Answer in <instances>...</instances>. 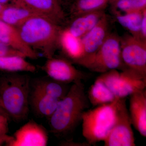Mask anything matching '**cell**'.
<instances>
[{
	"label": "cell",
	"mask_w": 146,
	"mask_h": 146,
	"mask_svg": "<svg viewBox=\"0 0 146 146\" xmlns=\"http://www.w3.org/2000/svg\"><path fill=\"white\" fill-rule=\"evenodd\" d=\"M121 50L125 69L146 77V42L125 34L121 37Z\"/></svg>",
	"instance_id": "8"
},
{
	"label": "cell",
	"mask_w": 146,
	"mask_h": 146,
	"mask_svg": "<svg viewBox=\"0 0 146 146\" xmlns=\"http://www.w3.org/2000/svg\"><path fill=\"white\" fill-rule=\"evenodd\" d=\"M36 70V66L27 61L26 58L20 56L0 57V70L9 73H34Z\"/></svg>",
	"instance_id": "22"
},
{
	"label": "cell",
	"mask_w": 146,
	"mask_h": 146,
	"mask_svg": "<svg viewBox=\"0 0 146 146\" xmlns=\"http://www.w3.org/2000/svg\"><path fill=\"white\" fill-rule=\"evenodd\" d=\"M87 97L90 103L94 106L111 103L120 99L116 98L105 84L98 78L89 88Z\"/></svg>",
	"instance_id": "21"
},
{
	"label": "cell",
	"mask_w": 146,
	"mask_h": 146,
	"mask_svg": "<svg viewBox=\"0 0 146 146\" xmlns=\"http://www.w3.org/2000/svg\"><path fill=\"white\" fill-rule=\"evenodd\" d=\"M59 101L60 100L31 87L29 106L39 117L50 118L56 109Z\"/></svg>",
	"instance_id": "16"
},
{
	"label": "cell",
	"mask_w": 146,
	"mask_h": 146,
	"mask_svg": "<svg viewBox=\"0 0 146 146\" xmlns=\"http://www.w3.org/2000/svg\"><path fill=\"white\" fill-rule=\"evenodd\" d=\"M36 15L31 11L21 6L9 4L5 6L0 14V20L9 25L17 28L29 18Z\"/></svg>",
	"instance_id": "19"
},
{
	"label": "cell",
	"mask_w": 146,
	"mask_h": 146,
	"mask_svg": "<svg viewBox=\"0 0 146 146\" xmlns=\"http://www.w3.org/2000/svg\"><path fill=\"white\" fill-rule=\"evenodd\" d=\"M105 13L104 10L84 12L74 16L68 27V31L78 38L81 39L94 27Z\"/></svg>",
	"instance_id": "15"
},
{
	"label": "cell",
	"mask_w": 146,
	"mask_h": 146,
	"mask_svg": "<svg viewBox=\"0 0 146 146\" xmlns=\"http://www.w3.org/2000/svg\"><path fill=\"white\" fill-rule=\"evenodd\" d=\"M129 112L132 125L141 135L146 137V90L129 96Z\"/></svg>",
	"instance_id": "14"
},
{
	"label": "cell",
	"mask_w": 146,
	"mask_h": 146,
	"mask_svg": "<svg viewBox=\"0 0 146 146\" xmlns=\"http://www.w3.org/2000/svg\"><path fill=\"white\" fill-rule=\"evenodd\" d=\"M13 4L27 9L37 15L50 19L59 25L65 15L59 0H15Z\"/></svg>",
	"instance_id": "12"
},
{
	"label": "cell",
	"mask_w": 146,
	"mask_h": 146,
	"mask_svg": "<svg viewBox=\"0 0 146 146\" xmlns=\"http://www.w3.org/2000/svg\"><path fill=\"white\" fill-rule=\"evenodd\" d=\"M119 99L84 112L81 119L82 134L90 145L104 141L108 136L115 123Z\"/></svg>",
	"instance_id": "4"
},
{
	"label": "cell",
	"mask_w": 146,
	"mask_h": 146,
	"mask_svg": "<svg viewBox=\"0 0 146 146\" xmlns=\"http://www.w3.org/2000/svg\"><path fill=\"white\" fill-rule=\"evenodd\" d=\"M59 48L73 63H76L82 56L81 39L74 36L67 29H62L60 33Z\"/></svg>",
	"instance_id": "18"
},
{
	"label": "cell",
	"mask_w": 146,
	"mask_h": 146,
	"mask_svg": "<svg viewBox=\"0 0 146 146\" xmlns=\"http://www.w3.org/2000/svg\"><path fill=\"white\" fill-rule=\"evenodd\" d=\"M62 146H91L87 142L84 143H77L71 141H65L62 142L60 144Z\"/></svg>",
	"instance_id": "28"
},
{
	"label": "cell",
	"mask_w": 146,
	"mask_h": 146,
	"mask_svg": "<svg viewBox=\"0 0 146 146\" xmlns=\"http://www.w3.org/2000/svg\"><path fill=\"white\" fill-rule=\"evenodd\" d=\"M5 56H20L27 58L21 52L0 42V57Z\"/></svg>",
	"instance_id": "26"
},
{
	"label": "cell",
	"mask_w": 146,
	"mask_h": 146,
	"mask_svg": "<svg viewBox=\"0 0 146 146\" xmlns=\"http://www.w3.org/2000/svg\"><path fill=\"white\" fill-rule=\"evenodd\" d=\"M17 28L29 46L36 51H40L46 59L54 56L59 48L62 29L58 24L44 16L36 15Z\"/></svg>",
	"instance_id": "3"
},
{
	"label": "cell",
	"mask_w": 146,
	"mask_h": 146,
	"mask_svg": "<svg viewBox=\"0 0 146 146\" xmlns=\"http://www.w3.org/2000/svg\"><path fill=\"white\" fill-rule=\"evenodd\" d=\"M109 21L105 13L97 25L81 38L82 54L76 64L85 68L109 34Z\"/></svg>",
	"instance_id": "11"
},
{
	"label": "cell",
	"mask_w": 146,
	"mask_h": 146,
	"mask_svg": "<svg viewBox=\"0 0 146 146\" xmlns=\"http://www.w3.org/2000/svg\"><path fill=\"white\" fill-rule=\"evenodd\" d=\"M89 103L82 80L73 83L48 118L52 132L56 136H63L72 131L81 122L82 114Z\"/></svg>",
	"instance_id": "1"
},
{
	"label": "cell",
	"mask_w": 146,
	"mask_h": 146,
	"mask_svg": "<svg viewBox=\"0 0 146 146\" xmlns=\"http://www.w3.org/2000/svg\"></svg>",
	"instance_id": "32"
},
{
	"label": "cell",
	"mask_w": 146,
	"mask_h": 146,
	"mask_svg": "<svg viewBox=\"0 0 146 146\" xmlns=\"http://www.w3.org/2000/svg\"><path fill=\"white\" fill-rule=\"evenodd\" d=\"M5 5H3L0 3V14H1L2 11L3 9L4 8L5 6Z\"/></svg>",
	"instance_id": "30"
},
{
	"label": "cell",
	"mask_w": 146,
	"mask_h": 146,
	"mask_svg": "<svg viewBox=\"0 0 146 146\" xmlns=\"http://www.w3.org/2000/svg\"><path fill=\"white\" fill-rule=\"evenodd\" d=\"M9 117L0 109V146L5 145L10 136L9 131Z\"/></svg>",
	"instance_id": "25"
},
{
	"label": "cell",
	"mask_w": 146,
	"mask_h": 146,
	"mask_svg": "<svg viewBox=\"0 0 146 146\" xmlns=\"http://www.w3.org/2000/svg\"><path fill=\"white\" fill-rule=\"evenodd\" d=\"M112 0H76L71 9L73 17L84 12L104 10Z\"/></svg>",
	"instance_id": "23"
},
{
	"label": "cell",
	"mask_w": 146,
	"mask_h": 146,
	"mask_svg": "<svg viewBox=\"0 0 146 146\" xmlns=\"http://www.w3.org/2000/svg\"><path fill=\"white\" fill-rule=\"evenodd\" d=\"M102 82L117 98H125L146 89V77L128 69L112 70L97 78Z\"/></svg>",
	"instance_id": "5"
},
{
	"label": "cell",
	"mask_w": 146,
	"mask_h": 146,
	"mask_svg": "<svg viewBox=\"0 0 146 146\" xmlns=\"http://www.w3.org/2000/svg\"><path fill=\"white\" fill-rule=\"evenodd\" d=\"M48 139L46 128L33 120H30L16 130L13 136H10L5 145L46 146Z\"/></svg>",
	"instance_id": "10"
},
{
	"label": "cell",
	"mask_w": 146,
	"mask_h": 146,
	"mask_svg": "<svg viewBox=\"0 0 146 146\" xmlns=\"http://www.w3.org/2000/svg\"><path fill=\"white\" fill-rule=\"evenodd\" d=\"M125 98L118 100L115 123L103 141L105 146H135V138Z\"/></svg>",
	"instance_id": "7"
},
{
	"label": "cell",
	"mask_w": 146,
	"mask_h": 146,
	"mask_svg": "<svg viewBox=\"0 0 146 146\" xmlns=\"http://www.w3.org/2000/svg\"><path fill=\"white\" fill-rule=\"evenodd\" d=\"M144 11L129 13L115 12L112 13L118 23L127 30L129 34L142 40L141 28Z\"/></svg>",
	"instance_id": "20"
},
{
	"label": "cell",
	"mask_w": 146,
	"mask_h": 146,
	"mask_svg": "<svg viewBox=\"0 0 146 146\" xmlns=\"http://www.w3.org/2000/svg\"><path fill=\"white\" fill-rule=\"evenodd\" d=\"M31 87L60 100L66 96L70 86L47 76L31 80Z\"/></svg>",
	"instance_id": "17"
},
{
	"label": "cell",
	"mask_w": 146,
	"mask_h": 146,
	"mask_svg": "<svg viewBox=\"0 0 146 146\" xmlns=\"http://www.w3.org/2000/svg\"><path fill=\"white\" fill-rule=\"evenodd\" d=\"M18 73L0 77V109L17 122L28 116L31 84L28 75Z\"/></svg>",
	"instance_id": "2"
},
{
	"label": "cell",
	"mask_w": 146,
	"mask_h": 146,
	"mask_svg": "<svg viewBox=\"0 0 146 146\" xmlns=\"http://www.w3.org/2000/svg\"><path fill=\"white\" fill-rule=\"evenodd\" d=\"M42 68L49 77L67 84L86 78V75L77 69L66 58L54 56L48 58Z\"/></svg>",
	"instance_id": "9"
},
{
	"label": "cell",
	"mask_w": 146,
	"mask_h": 146,
	"mask_svg": "<svg viewBox=\"0 0 146 146\" xmlns=\"http://www.w3.org/2000/svg\"><path fill=\"white\" fill-rule=\"evenodd\" d=\"M15 2V0H0V3L3 5L13 4Z\"/></svg>",
	"instance_id": "29"
},
{
	"label": "cell",
	"mask_w": 146,
	"mask_h": 146,
	"mask_svg": "<svg viewBox=\"0 0 146 146\" xmlns=\"http://www.w3.org/2000/svg\"><path fill=\"white\" fill-rule=\"evenodd\" d=\"M85 68L102 74L112 70L125 69L121 56V37L116 33H110Z\"/></svg>",
	"instance_id": "6"
},
{
	"label": "cell",
	"mask_w": 146,
	"mask_h": 146,
	"mask_svg": "<svg viewBox=\"0 0 146 146\" xmlns=\"http://www.w3.org/2000/svg\"><path fill=\"white\" fill-rule=\"evenodd\" d=\"M60 1V0H59ZM64 1H74L76 0H64Z\"/></svg>",
	"instance_id": "31"
},
{
	"label": "cell",
	"mask_w": 146,
	"mask_h": 146,
	"mask_svg": "<svg viewBox=\"0 0 146 146\" xmlns=\"http://www.w3.org/2000/svg\"><path fill=\"white\" fill-rule=\"evenodd\" d=\"M0 42L21 52L26 58L36 59L39 54L27 44L21 37L18 29L0 20Z\"/></svg>",
	"instance_id": "13"
},
{
	"label": "cell",
	"mask_w": 146,
	"mask_h": 146,
	"mask_svg": "<svg viewBox=\"0 0 146 146\" xmlns=\"http://www.w3.org/2000/svg\"><path fill=\"white\" fill-rule=\"evenodd\" d=\"M112 13H129L146 9V0H112L110 3Z\"/></svg>",
	"instance_id": "24"
},
{
	"label": "cell",
	"mask_w": 146,
	"mask_h": 146,
	"mask_svg": "<svg viewBox=\"0 0 146 146\" xmlns=\"http://www.w3.org/2000/svg\"><path fill=\"white\" fill-rule=\"evenodd\" d=\"M141 38L143 41L146 42V9L144 11L141 24Z\"/></svg>",
	"instance_id": "27"
}]
</instances>
